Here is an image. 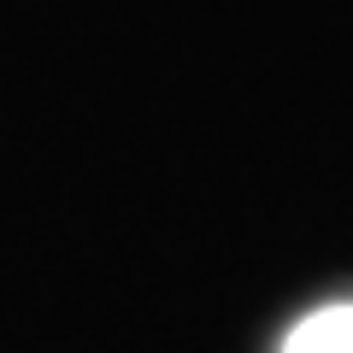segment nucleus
I'll use <instances>...</instances> for the list:
<instances>
[{
    "instance_id": "f257e3e1",
    "label": "nucleus",
    "mask_w": 353,
    "mask_h": 353,
    "mask_svg": "<svg viewBox=\"0 0 353 353\" xmlns=\"http://www.w3.org/2000/svg\"><path fill=\"white\" fill-rule=\"evenodd\" d=\"M283 353H353V301H330L289 330Z\"/></svg>"
}]
</instances>
